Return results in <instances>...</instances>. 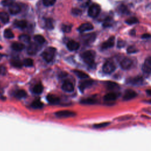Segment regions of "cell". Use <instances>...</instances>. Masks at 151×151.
I'll use <instances>...</instances> for the list:
<instances>
[{"instance_id": "obj_35", "label": "cell", "mask_w": 151, "mask_h": 151, "mask_svg": "<svg viewBox=\"0 0 151 151\" xmlns=\"http://www.w3.org/2000/svg\"><path fill=\"white\" fill-rule=\"evenodd\" d=\"M19 39L22 42L28 43L30 41V37L27 34H22L19 36Z\"/></svg>"}, {"instance_id": "obj_50", "label": "cell", "mask_w": 151, "mask_h": 151, "mask_svg": "<svg viewBox=\"0 0 151 151\" xmlns=\"http://www.w3.org/2000/svg\"><path fill=\"white\" fill-rule=\"evenodd\" d=\"M2 48V46L0 45V49H1Z\"/></svg>"}, {"instance_id": "obj_25", "label": "cell", "mask_w": 151, "mask_h": 151, "mask_svg": "<svg viewBox=\"0 0 151 151\" xmlns=\"http://www.w3.org/2000/svg\"><path fill=\"white\" fill-rule=\"evenodd\" d=\"M113 24V19L111 17H106L103 23V26L105 28L111 27Z\"/></svg>"}, {"instance_id": "obj_4", "label": "cell", "mask_w": 151, "mask_h": 151, "mask_svg": "<svg viewBox=\"0 0 151 151\" xmlns=\"http://www.w3.org/2000/svg\"><path fill=\"white\" fill-rule=\"evenodd\" d=\"M100 6L98 4H93L89 7L88 14L90 17L96 18L100 14Z\"/></svg>"}, {"instance_id": "obj_22", "label": "cell", "mask_w": 151, "mask_h": 151, "mask_svg": "<svg viewBox=\"0 0 151 151\" xmlns=\"http://www.w3.org/2000/svg\"><path fill=\"white\" fill-rule=\"evenodd\" d=\"M15 27L23 29L25 28L27 25V22L25 20H17L14 22Z\"/></svg>"}, {"instance_id": "obj_19", "label": "cell", "mask_w": 151, "mask_h": 151, "mask_svg": "<svg viewBox=\"0 0 151 151\" xmlns=\"http://www.w3.org/2000/svg\"><path fill=\"white\" fill-rule=\"evenodd\" d=\"M117 98V95L114 93H109L104 96V100L106 101H114Z\"/></svg>"}, {"instance_id": "obj_11", "label": "cell", "mask_w": 151, "mask_h": 151, "mask_svg": "<svg viewBox=\"0 0 151 151\" xmlns=\"http://www.w3.org/2000/svg\"><path fill=\"white\" fill-rule=\"evenodd\" d=\"M114 44V37H110L107 41L103 42L101 45V48L103 50H106L112 47Z\"/></svg>"}, {"instance_id": "obj_5", "label": "cell", "mask_w": 151, "mask_h": 151, "mask_svg": "<svg viewBox=\"0 0 151 151\" xmlns=\"http://www.w3.org/2000/svg\"><path fill=\"white\" fill-rule=\"evenodd\" d=\"M55 115L60 118H68L76 116V113L70 110H60L55 113Z\"/></svg>"}, {"instance_id": "obj_9", "label": "cell", "mask_w": 151, "mask_h": 151, "mask_svg": "<svg viewBox=\"0 0 151 151\" xmlns=\"http://www.w3.org/2000/svg\"><path fill=\"white\" fill-rule=\"evenodd\" d=\"M96 37V34L94 32H92V33H90V34H87L83 35L81 37V39L84 43L90 44L93 42L95 40Z\"/></svg>"}, {"instance_id": "obj_1", "label": "cell", "mask_w": 151, "mask_h": 151, "mask_svg": "<svg viewBox=\"0 0 151 151\" xmlns=\"http://www.w3.org/2000/svg\"><path fill=\"white\" fill-rule=\"evenodd\" d=\"M81 58L83 61L88 65L91 66L94 64V59L96 52L93 50H87L84 51L81 54Z\"/></svg>"}, {"instance_id": "obj_33", "label": "cell", "mask_w": 151, "mask_h": 151, "mask_svg": "<svg viewBox=\"0 0 151 151\" xmlns=\"http://www.w3.org/2000/svg\"><path fill=\"white\" fill-rule=\"evenodd\" d=\"M4 35L6 38H12L14 37V34L10 29H6L4 32Z\"/></svg>"}, {"instance_id": "obj_38", "label": "cell", "mask_w": 151, "mask_h": 151, "mask_svg": "<svg viewBox=\"0 0 151 151\" xmlns=\"http://www.w3.org/2000/svg\"><path fill=\"white\" fill-rule=\"evenodd\" d=\"M78 1L80 6L83 8L87 7L90 2V0H78Z\"/></svg>"}, {"instance_id": "obj_15", "label": "cell", "mask_w": 151, "mask_h": 151, "mask_svg": "<svg viewBox=\"0 0 151 151\" xmlns=\"http://www.w3.org/2000/svg\"><path fill=\"white\" fill-rule=\"evenodd\" d=\"M38 50V46L35 42H32L29 44L27 47V53L29 55H34Z\"/></svg>"}, {"instance_id": "obj_49", "label": "cell", "mask_w": 151, "mask_h": 151, "mask_svg": "<svg viewBox=\"0 0 151 151\" xmlns=\"http://www.w3.org/2000/svg\"><path fill=\"white\" fill-rule=\"evenodd\" d=\"M2 55L0 53V60H1V59L2 58Z\"/></svg>"}, {"instance_id": "obj_10", "label": "cell", "mask_w": 151, "mask_h": 151, "mask_svg": "<svg viewBox=\"0 0 151 151\" xmlns=\"http://www.w3.org/2000/svg\"><path fill=\"white\" fill-rule=\"evenodd\" d=\"M62 89L66 92H72L74 90V86L72 82L69 80L65 81L62 84Z\"/></svg>"}, {"instance_id": "obj_46", "label": "cell", "mask_w": 151, "mask_h": 151, "mask_svg": "<svg viewBox=\"0 0 151 151\" xmlns=\"http://www.w3.org/2000/svg\"><path fill=\"white\" fill-rule=\"evenodd\" d=\"M125 42L123 40H119L117 42V47L119 48H122L125 45Z\"/></svg>"}, {"instance_id": "obj_21", "label": "cell", "mask_w": 151, "mask_h": 151, "mask_svg": "<svg viewBox=\"0 0 151 151\" xmlns=\"http://www.w3.org/2000/svg\"><path fill=\"white\" fill-rule=\"evenodd\" d=\"M45 27L48 29H52L54 28V21L51 18H45L44 20Z\"/></svg>"}, {"instance_id": "obj_6", "label": "cell", "mask_w": 151, "mask_h": 151, "mask_svg": "<svg viewBox=\"0 0 151 151\" xmlns=\"http://www.w3.org/2000/svg\"><path fill=\"white\" fill-rule=\"evenodd\" d=\"M94 81L91 79H84V80H83L80 82L79 85H78V88L79 90L83 92L86 88L90 87L92 84H93Z\"/></svg>"}, {"instance_id": "obj_32", "label": "cell", "mask_w": 151, "mask_h": 151, "mask_svg": "<svg viewBox=\"0 0 151 151\" xmlns=\"http://www.w3.org/2000/svg\"><path fill=\"white\" fill-rule=\"evenodd\" d=\"M11 64L17 68H21L23 65V63L18 59H14L11 62Z\"/></svg>"}, {"instance_id": "obj_44", "label": "cell", "mask_w": 151, "mask_h": 151, "mask_svg": "<svg viewBox=\"0 0 151 151\" xmlns=\"http://www.w3.org/2000/svg\"><path fill=\"white\" fill-rule=\"evenodd\" d=\"M71 13L74 15H80L82 13V11L80 9H78V8H73L72 9V11H71Z\"/></svg>"}, {"instance_id": "obj_3", "label": "cell", "mask_w": 151, "mask_h": 151, "mask_svg": "<svg viewBox=\"0 0 151 151\" xmlns=\"http://www.w3.org/2000/svg\"><path fill=\"white\" fill-rule=\"evenodd\" d=\"M103 71L106 74H111L116 69V65L114 62L111 60H107L103 65Z\"/></svg>"}, {"instance_id": "obj_13", "label": "cell", "mask_w": 151, "mask_h": 151, "mask_svg": "<svg viewBox=\"0 0 151 151\" xmlns=\"http://www.w3.org/2000/svg\"><path fill=\"white\" fill-rule=\"evenodd\" d=\"M8 7H9V12L12 15H16L19 12H20L21 11L20 6L18 4L14 2L12 4H11Z\"/></svg>"}, {"instance_id": "obj_30", "label": "cell", "mask_w": 151, "mask_h": 151, "mask_svg": "<svg viewBox=\"0 0 151 151\" xmlns=\"http://www.w3.org/2000/svg\"><path fill=\"white\" fill-rule=\"evenodd\" d=\"M106 86L107 87V88H108L109 90H114L116 89L118 87V84L115 83V82H113V81H107L106 83Z\"/></svg>"}, {"instance_id": "obj_18", "label": "cell", "mask_w": 151, "mask_h": 151, "mask_svg": "<svg viewBox=\"0 0 151 151\" xmlns=\"http://www.w3.org/2000/svg\"><path fill=\"white\" fill-rule=\"evenodd\" d=\"M47 100L50 103L52 104H57L60 101V98L54 94H48L47 96Z\"/></svg>"}, {"instance_id": "obj_26", "label": "cell", "mask_w": 151, "mask_h": 151, "mask_svg": "<svg viewBox=\"0 0 151 151\" xmlns=\"http://www.w3.org/2000/svg\"><path fill=\"white\" fill-rule=\"evenodd\" d=\"M42 90H43V87L41 83H38V84H35L34 86L33 90H32L34 93H35L36 94H41L42 93Z\"/></svg>"}, {"instance_id": "obj_20", "label": "cell", "mask_w": 151, "mask_h": 151, "mask_svg": "<svg viewBox=\"0 0 151 151\" xmlns=\"http://www.w3.org/2000/svg\"><path fill=\"white\" fill-rule=\"evenodd\" d=\"M11 47L12 48L15 50V51H22L25 46L24 45L21 43V42H15L14 43L12 44L11 45Z\"/></svg>"}, {"instance_id": "obj_47", "label": "cell", "mask_w": 151, "mask_h": 151, "mask_svg": "<svg viewBox=\"0 0 151 151\" xmlns=\"http://www.w3.org/2000/svg\"><path fill=\"white\" fill-rule=\"evenodd\" d=\"M150 37V35L149 34H144L142 35V38H149Z\"/></svg>"}, {"instance_id": "obj_7", "label": "cell", "mask_w": 151, "mask_h": 151, "mask_svg": "<svg viewBox=\"0 0 151 151\" xmlns=\"http://www.w3.org/2000/svg\"><path fill=\"white\" fill-rule=\"evenodd\" d=\"M143 82V78L141 76H136L134 77H131L127 80V83L133 86H139L141 85Z\"/></svg>"}, {"instance_id": "obj_48", "label": "cell", "mask_w": 151, "mask_h": 151, "mask_svg": "<svg viewBox=\"0 0 151 151\" xmlns=\"http://www.w3.org/2000/svg\"><path fill=\"white\" fill-rule=\"evenodd\" d=\"M146 92L149 94V95H150V90H148L146 91Z\"/></svg>"}, {"instance_id": "obj_14", "label": "cell", "mask_w": 151, "mask_h": 151, "mask_svg": "<svg viewBox=\"0 0 151 151\" xmlns=\"http://www.w3.org/2000/svg\"><path fill=\"white\" fill-rule=\"evenodd\" d=\"M137 96V93L131 89H129L126 90L123 96V100H130L131 99H134Z\"/></svg>"}, {"instance_id": "obj_39", "label": "cell", "mask_w": 151, "mask_h": 151, "mask_svg": "<svg viewBox=\"0 0 151 151\" xmlns=\"http://www.w3.org/2000/svg\"><path fill=\"white\" fill-rule=\"evenodd\" d=\"M55 1L56 0H42L43 4L46 6H50L53 5L55 4Z\"/></svg>"}, {"instance_id": "obj_43", "label": "cell", "mask_w": 151, "mask_h": 151, "mask_svg": "<svg viewBox=\"0 0 151 151\" xmlns=\"http://www.w3.org/2000/svg\"><path fill=\"white\" fill-rule=\"evenodd\" d=\"M14 2V0H2L1 4L5 6H9L11 4Z\"/></svg>"}, {"instance_id": "obj_51", "label": "cell", "mask_w": 151, "mask_h": 151, "mask_svg": "<svg viewBox=\"0 0 151 151\" xmlns=\"http://www.w3.org/2000/svg\"><path fill=\"white\" fill-rule=\"evenodd\" d=\"M0 27H1V25H0Z\"/></svg>"}, {"instance_id": "obj_27", "label": "cell", "mask_w": 151, "mask_h": 151, "mask_svg": "<svg viewBox=\"0 0 151 151\" xmlns=\"http://www.w3.org/2000/svg\"><path fill=\"white\" fill-rule=\"evenodd\" d=\"M15 97H16L18 99H22L24 97H25L27 96V93L25 90L20 89L17 90L14 93Z\"/></svg>"}, {"instance_id": "obj_42", "label": "cell", "mask_w": 151, "mask_h": 151, "mask_svg": "<svg viewBox=\"0 0 151 151\" xmlns=\"http://www.w3.org/2000/svg\"><path fill=\"white\" fill-rule=\"evenodd\" d=\"M109 124H110L109 122H103V123H99V124H97L94 125V127L97 128V129H99V128H101V127H104L107 126Z\"/></svg>"}, {"instance_id": "obj_8", "label": "cell", "mask_w": 151, "mask_h": 151, "mask_svg": "<svg viewBox=\"0 0 151 151\" xmlns=\"http://www.w3.org/2000/svg\"><path fill=\"white\" fill-rule=\"evenodd\" d=\"M143 71L147 75H150L151 71V57H148L145 61L142 67Z\"/></svg>"}, {"instance_id": "obj_23", "label": "cell", "mask_w": 151, "mask_h": 151, "mask_svg": "<svg viewBox=\"0 0 151 151\" xmlns=\"http://www.w3.org/2000/svg\"><path fill=\"white\" fill-rule=\"evenodd\" d=\"M74 73L78 78L81 79H87L89 78L88 75L82 71L76 70H74Z\"/></svg>"}, {"instance_id": "obj_17", "label": "cell", "mask_w": 151, "mask_h": 151, "mask_svg": "<svg viewBox=\"0 0 151 151\" xmlns=\"http://www.w3.org/2000/svg\"><path fill=\"white\" fill-rule=\"evenodd\" d=\"M67 47L70 51H76L78 50L80 47V44L78 42L74 40H70L67 42Z\"/></svg>"}, {"instance_id": "obj_12", "label": "cell", "mask_w": 151, "mask_h": 151, "mask_svg": "<svg viewBox=\"0 0 151 151\" xmlns=\"http://www.w3.org/2000/svg\"><path fill=\"white\" fill-rule=\"evenodd\" d=\"M133 64L132 60L129 58H124L120 62V66L124 70L129 69Z\"/></svg>"}, {"instance_id": "obj_34", "label": "cell", "mask_w": 151, "mask_h": 151, "mask_svg": "<svg viewBox=\"0 0 151 151\" xmlns=\"http://www.w3.org/2000/svg\"><path fill=\"white\" fill-rule=\"evenodd\" d=\"M34 40L40 44H42L43 43H44L45 40L43 36L41 35H36L34 36Z\"/></svg>"}, {"instance_id": "obj_36", "label": "cell", "mask_w": 151, "mask_h": 151, "mask_svg": "<svg viewBox=\"0 0 151 151\" xmlns=\"http://www.w3.org/2000/svg\"><path fill=\"white\" fill-rule=\"evenodd\" d=\"M126 23L129 24V25H132V24H136L137 22H138V19L136 17H130L127 18L126 21H125Z\"/></svg>"}, {"instance_id": "obj_31", "label": "cell", "mask_w": 151, "mask_h": 151, "mask_svg": "<svg viewBox=\"0 0 151 151\" xmlns=\"http://www.w3.org/2000/svg\"><path fill=\"white\" fill-rule=\"evenodd\" d=\"M118 12L122 14H127L129 13V10L126 5L122 4L118 7Z\"/></svg>"}, {"instance_id": "obj_29", "label": "cell", "mask_w": 151, "mask_h": 151, "mask_svg": "<svg viewBox=\"0 0 151 151\" xmlns=\"http://www.w3.org/2000/svg\"><path fill=\"white\" fill-rule=\"evenodd\" d=\"M31 107L34 109H41L42 107H43V104L41 102L40 100H34L32 103H31Z\"/></svg>"}, {"instance_id": "obj_16", "label": "cell", "mask_w": 151, "mask_h": 151, "mask_svg": "<svg viewBox=\"0 0 151 151\" xmlns=\"http://www.w3.org/2000/svg\"><path fill=\"white\" fill-rule=\"evenodd\" d=\"M93 29V25L90 23H84L80 25L78 28V31L80 32H84L90 31Z\"/></svg>"}, {"instance_id": "obj_41", "label": "cell", "mask_w": 151, "mask_h": 151, "mask_svg": "<svg viewBox=\"0 0 151 151\" xmlns=\"http://www.w3.org/2000/svg\"><path fill=\"white\" fill-rule=\"evenodd\" d=\"M137 51V50L134 46H129L127 49V52L129 54L135 53Z\"/></svg>"}, {"instance_id": "obj_45", "label": "cell", "mask_w": 151, "mask_h": 151, "mask_svg": "<svg viewBox=\"0 0 151 151\" xmlns=\"http://www.w3.org/2000/svg\"><path fill=\"white\" fill-rule=\"evenodd\" d=\"M6 72V69L5 66L1 65L0 66V74L4 75Z\"/></svg>"}, {"instance_id": "obj_24", "label": "cell", "mask_w": 151, "mask_h": 151, "mask_svg": "<svg viewBox=\"0 0 151 151\" xmlns=\"http://www.w3.org/2000/svg\"><path fill=\"white\" fill-rule=\"evenodd\" d=\"M9 18L8 14L5 12H0V21L4 24H6L9 22Z\"/></svg>"}, {"instance_id": "obj_40", "label": "cell", "mask_w": 151, "mask_h": 151, "mask_svg": "<svg viewBox=\"0 0 151 151\" xmlns=\"http://www.w3.org/2000/svg\"><path fill=\"white\" fill-rule=\"evenodd\" d=\"M61 29L65 32H69L71 30V26L70 25H63Z\"/></svg>"}, {"instance_id": "obj_2", "label": "cell", "mask_w": 151, "mask_h": 151, "mask_svg": "<svg viewBox=\"0 0 151 151\" xmlns=\"http://www.w3.org/2000/svg\"><path fill=\"white\" fill-rule=\"evenodd\" d=\"M55 52L56 49L55 48L49 47L42 52L41 55L45 61L49 63L53 60L55 54Z\"/></svg>"}, {"instance_id": "obj_28", "label": "cell", "mask_w": 151, "mask_h": 151, "mask_svg": "<svg viewBox=\"0 0 151 151\" xmlns=\"http://www.w3.org/2000/svg\"><path fill=\"white\" fill-rule=\"evenodd\" d=\"M80 103L84 104H94L97 103V100L92 98H87L82 99L80 101Z\"/></svg>"}, {"instance_id": "obj_37", "label": "cell", "mask_w": 151, "mask_h": 151, "mask_svg": "<svg viewBox=\"0 0 151 151\" xmlns=\"http://www.w3.org/2000/svg\"><path fill=\"white\" fill-rule=\"evenodd\" d=\"M23 65L26 67H32L33 65V60L31 58H26L23 61Z\"/></svg>"}]
</instances>
